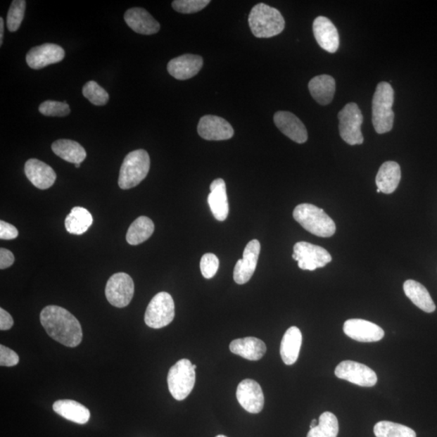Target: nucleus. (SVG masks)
<instances>
[{
	"instance_id": "nucleus-1",
	"label": "nucleus",
	"mask_w": 437,
	"mask_h": 437,
	"mask_svg": "<svg viewBox=\"0 0 437 437\" xmlns=\"http://www.w3.org/2000/svg\"><path fill=\"white\" fill-rule=\"evenodd\" d=\"M40 320L48 336L68 348H75L82 341L83 332L77 318L67 310L49 305L41 312Z\"/></svg>"
},
{
	"instance_id": "nucleus-2",
	"label": "nucleus",
	"mask_w": 437,
	"mask_h": 437,
	"mask_svg": "<svg viewBox=\"0 0 437 437\" xmlns=\"http://www.w3.org/2000/svg\"><path fill=\"white\" fill-rule=\"evenodd\" d=\"M249 25L253 34L258 39L277 36L284 30L285 21L277 8L265 4H258L251 10Z\"/></svg>"
},
{
	"instance_id": "nucleus-3",
	"label": "nucleus",
	"mask_w": 437,
	"mask_h": 437,
	"mask_svg": "<svg viewBox=\"0 0 437 437\" xmlns=\"http://www.w3.org/2000/svg\"><path fill=\"white\" fill-rule=\"evenodd\" d=\"M293 218L310 234L320 237H330L336 234L334 221L315 205L302 203L296 206Z\"/></svg>"
},
{
	"instance_id": "nucleus-4",
	"label": "nucleus",
	"mask_w": 437,
	"mask_h": 437,
	"mask_svg": "<svg viewBox=\"0 0 437 437\" xmlns=\"http://www.w3.org/2000/svg\"><path fill=\"white\" fill-rule=\"evenodd\" d=\"M393 101L395 91L392 86L387 82L377 84L372 99V124L376 133L385 134L391 131L395 121V113L392 110Z\"/></svg>"
},
{
	"instance_id": "nucleus-5",
	"label": "nucleus",
	"mask_w": 437,
	"mask_h": 437,
	"mask_svg": "<svg viewBox=\"0 0 437 437\" xmlns=\"http://www.w3.org/2000/svg\"><path fill=\"white\" fill-rule=\"evenodd\" d=\"M150 170L149 155L139 149L129 153L124 159L118 178V186L122 190L136 187L147 177Z\"/></svg>"
},
{
	"instance_id": "nucleus-6",
	"label": "nucleus",
	"mask_w": 437,
	"mask_h": 437,
	"mask_svg": "<svg viewBox=\"0 0 437 437\" xmlns=\"http://www.w3.org/2000/svg\"><path fill=\"white\" fill-rule=\"evenodd\" d=\"M196 369L187 359L178 360L170 369L167 381L170 392L177 401L186 398L196 384Z\"/></svg>"
},
{
	"instance_id": "nucleus-7",
	"label": "nucleus",
	"mask_w": 437,
	"mask_h": 437,
	"mask_svg": "<svg viewBox=\"0 0 437 437\" xmlns=\"http://www.w3.org/2000/svg\"><path fill=\"white\" fill-rule=\"evenodd\" d=\"M175 305L170 294L161 291L156 294L146 310L144 321L146 325L153 329H160L174 320Z\"/></svg>"
},
{
	"instance_id": "nucleus-8",
	"label": "nucleus",
	"mask_w": 437,
	"mask_h": 437,
	"mask_svg": "<svg viewBox=\"0 0 437 437\" xmlns=\"http://www.w3.org/2000/svg\"><path fill=\"white\" fill-rule=\"evenodd\" d=\"M340 137L349 145H359L364 143L361 126L363 115L357 104L349 103L338 115Z\"/></svg>"
},
{
	"instance_id": "nucleus-9",
	"label": "nucleus",
	"mask_w": 437,
	"mask_h": 437,
	"mask_svg": "<svg viewBox=\"0 0 437 437\" xmlns=\"http://www.w3.org/2000/svg\"><path fill=\"white\" fill-rule=\"evenodd\" d=\"M293 258L298 262V267L305 271H315L332 260L330 253L324 248L305 241L296 243Z\"/></svg>"
},
{
	"instance_id": "nucleus-10",
	"label": "nucleus",
	"mask_w": 437,
	"mask_h": 437,
	"mask_svg": "<svg viewBox=\"0 0 437 437\" xmlns=\"http://www.w3.org/2000/svg\"><path fill=\"white\" fill-rule=\"evenodd\" d=\"M134 293L133 279L127 273H116L108 280L106 296L113 306L117 308L127 306L131 303Z\"/></svg>"
},
{
	"instance_id": "nucleus-11",
	"label": "nucleus",
	"mask_w": 437,
	"mask_h": 437,
	"mask_svg": "<svg viewBox=\"0 0 437 437\" xmlns=\"http://www.w3.org/2000/svg\"><path fill=\"white\" fill-rule=\"evenodd\" d=\"M334 374L340 379L363 387L374 386L377 382V376L374 370L368 366L352 360H345L340 363Z\"/></svg>"
},
{
	"instance_id": "nucleus-12",
	"label": "nucleus",
	"mask_w": 437,
	"mask_h": 437,
	"mask_svg": "<svg viewBox=\"0 0 437 437\" xmlns=\"http://www.w3.org/2000/svg\"><path fill=\"white\" fill-rule=\"evenodd\" d=\"M261 245L256 239L248 243L243 253V258L237 261L234 267V279L237 284H245L250 281L255 273Z\"/></svg>"
},
{
	"instance_id": "nucleus-13",
	"label": "nucleus",
	"mask_w": 437,
	"mask_h": 437,
	"mask_svg": "<svg viewBox=\"0 0 437 437\" xmlns=\"http://www.w3.org/2000/svg\"><path fill=\"white\" fill-rule=\"evenodd\" d=\"M236 398L246 412L258 414L264 407V395L260 385L251 379L243 380L236 388Z\"/></svg>"
},
{
	"instance_id": "nucleus-14",
	"label": "nucleus",
	"mask_w": 437,
	"mask_h": 437,
	"mask_svg": "<svg viewBox=\"0 0 437 437\" xmlns=\"http://www.w3.org/2000/svg\"><path fill=\"white\" fill-rule=\"evenodd\" d=\"M343 331L349 338L362 343L379 342L385 336L382 328L363 319H350L345 322Z\"/></svg>"
},
{
	"instance_id": "nucleus-15",
	"label": "nucleus",
	"mask_w": 437,
	"mask_h": 437,
	"mask_svg": "<svg viewBox=\"0 0 437 437\" xmlns=\"http://www.w3.org/2000/svg\"><path fill=\"white\" fill-rule=\"evenodd\" d=\"M198 133L204 139L220 141L233 137L234 129L223 118L205 115L198 122Z\"/></svg>"
},
{
	"instance_id": "nucleus-16",
	"label": "nucleus",
	"mask_w": 437,
	"mask_h": 437,
	"mask_svg": "<svg viewBox=\"0 0 437 437\" xmlns=\"http://www.w3.org/2000/svg\"><path fill=\"white\" fill-rule=\"evenodd\" d=\"M65 57V51L61 46L51 43L32 47L27 53L26 62L32 69L39 70L49 65L61 62Z\"/></svg>"
},
{
	"instance_id": "nucleus-17",
	"label": "nucleus",
	"mask_w": 437,
	"mask_h": 437,
	"mask_svg": "<svg viewBox=\"0 0 437 437\" xmlns=\"http://www.w3.org/2000/svg\"><path fill=\"white\" fill-rule=\"evenodd\" d=\"M275 126L286 137L298 144H304L308 139V132L303 122L293 113L278 111L274 113Z\"/></svg>"
},
{
	"instance_id": "nucleus-18",
	"label": "nucleus",
	"mask_w": 437,
	"mask_h": 437,
	"mask_svg": "<svg viewBox=\"0 0 437 437\" xmlns=\"http://www.w3.org/2000/svg\"><path fill=\"white\" fill-rule=\"evenodd\" d=\"M203 59L196 55H183L172 58L168 63L167 69L172 77L179 80L191 79L201 72Z\"/></svg>"
},
{
	"instance_id": "nucleus-19",
	"label": "nucleus",
	"mask_w": 437,
	"mask_h": 437,
	"mask_svg": "<svg viewBox=\"0 0 437 437\" xmlns=\"http://www.w3.org/2000/svg\"><path fill=\"white\" fill-rule=\"evenodd\" d=\"M25 172L32 184L40 190H46L56 181V174L50 165L37 159H30L25 165Z\"/></svg>"
},
{
	"instance_id": "nucleus-20",
	"label": "nucleus",
	"mask_w": 437,
	"mask_h": 437,
	"mask_svg": "<svg viewBox=\"0 0 437 437\" xmlns=\"http://www.w3.org/2000/svg\"><path fill=\"white\" fill-rule=\"evenodd\" d=\"M315 39L323 50L336 53L339 46V36L336 27L325 16H318L312 25Z\"/></svg>"
},
{
	"instance_id": "nucleus-21",
	"label": "nucleus",
	"mask_w": 437,
	"mask_h": 437,
	"mask_svg": "<svg viewBox=\"0 0 437 437\" xmlns=\"http://www.w3.org/2000/svg\"><path fill=\"white\" fill-rule=\"evenodd\" d=\"M124 19L129 28L139 34L153 35L160 29L158 21L147 10L141 8L128 9Z\"/></svg>"
},
{
	"instance_id": "nucleus-22",
	"label": "nucleus",
	"mask_w": 437,
	"mask_h": 437,
	"mask_svg": "<svg viewBox=\"0 0 437 437\" xmlns=\"http://www.w3.org/2000/svg\"><path fill=\"white\" fill-rule=\"evenodd\" d=\"M210 190L208 203L210 210L215 219L218 221H224L229 213L225 182L222 178L214 180L210 186Z\"/></svg>"
},
{
	"instance_id": "nucleus-23",
	"label": "nucleus",
	"mask_w": 437,
	"mask_h": 437,
	"mask_svg": "<svg viewBox=\"0 0 437 437\" xmlns=\"http://www.w3.org/2000/svg\"><path fill=\"white\" fill-rule=\"evenodd\" d=\"M229 349L234 354L252 361L262 359L267 352L265 343L255 337L235 339L231 342Z\"/></svg>"
},
{
	"instance_id": "nucleus-24",
	"label": "nucleus",
	"mask_w": 437,
	"mask_h": 437,
	"mask_svg": "<svg viewBox=\"0 0 437 437\" xmlns=\"http://www.w3.org/2000/svg\"><path fill=\"white\" fill-rule=\"evenodd\" d=\"M401 168L395 161H386L377 172L376 184L377 189L384 194H392L396 191L401 181Z\"/></svg>"
},
{
	"instance_id": "nucleus-25",
	"label": "nucleus",
	"mask_w": 437,
	"mask_h": 437,
	"mask_svg": "<svg viewBox=\"0 0 437 437\" xmlns=\"http://www.w3.org/2000/svg\"><path fill=\"white\" fill-rule=\"evenodd\" d=\"M310 94L322 106L330 104L336 94V80L328 75H317L309 83Z\"/></svg>"
},
{
	"instance_id": "nucleus-26",
	"label": "nucleus",
	"mask_w": 437,
	"mask_h": 437,
	"mask_svg": "<svg viewBox=\"0 0 437 437\" xmlns=\"http://www.w3.org/2000/svg\"><path fill=\"white\" fill-rule=\"evenodd\" d=\"M53 410L64 419L79 424L88 423L90 419V412L87 407L68 399L56 401L53 405Z\"/></svg>"
},
{
	"instance_id": "nucleus-27",
	"label": "nucleus",
	"mask_w": 437,
	"mask_h": 437,
	"mask_svg": "<svg viewBox=\"0 0 437 437\" xmlns=\"http://www.w3.org/2000/svg\"><path fill=\"white\" fill-rule=\"evenodd\" d=\"M302 344V334L299 329L291 327L285 332L280 346V355L285 365H291L299 357Z\"/></svg>"
},
{
	"instance_id": "nucleus-28",
	"label": "nucleus",
	"mask_w": 437,
	"mask_h": 437,
	"mask_svg": "<svg viewBox=\"0 0 437 437\" xmlns=\"http://www.w3.org/2000/svg\"><path fill=\"white\" fill-rule=\"evenodd\" d=\"M403 290L407 298L420 310L426 312H433L436 310L434 301L423 284L409 279L404 283Z\"/></svg>"
},
{
	"instance_id": "nucleus-29",
	"label": "nucleus",
	"mask_w": 437,
	"mask_h": 437,
	"mask_svg": "<svg viewBox=\"0 0 437 437\" xmlns=\"http://www.w3.org/2000/svg\"><path fill=\"white\" fill-rule=\"evenodd\" d=\"M53 153L69 163L81 164L87 153L79 143L71 139H58L51 146Z\"/></svg>"
},
{
	"instance_id": "nucleus-30",
	"label": "nucleus",
	"mask_w": 437,
	"mask_h": 437,
	"mask_svg": "<svg viewBox=\"0 0 437 437\" xmlns=\"http://www.w3.org/2000/svg\"><path fill=\"white\" fill-rule=\"evenodd\" d=\"M93 222V215L87 209L75 207L65 220V227L69 234L81 235L88 231Z\"/></svg>"
},
{
	"instance_id": "nucleus-31",
	"label": "nucleus",
	"mask_w": 437,
	"mask_h": 437,
	"mask_svg": "<svg viewBox=\"0 0 437 437\" xmlns=\"http://www.w3.org/2000/svg\"><path fill=\"white\" fill-rule=\"evenodd\" d=\"M153 220L147 217L137 218L129 227L126 239L128 244L137 246L149 239L154 233Z\"/></svg>"
},
{
	"instance_id": "nucleus-32",
	"label": "nucleus",
	"mask_w": 437,
	"mask_h": 437,
	"mask_svg": "<svg viewBox=\"0 0 437 437\" xmlns=\"http://www.w3.org/2000/svg\"><path fill=\"white\" fill-rule=\"evenodd\" d=\"M338 433V419L331 412L320 415L318 424L310 430L307 437H337Z\"/></svg>"
},
{
	"instance_id": "nucleus-33",
	"label": "nucleus",
	"mask_w": 437,
	"mask_h": 437,
	"mask_svg": "<svg viewBox=\"0 0 437 437\" xmlns=\"http://www.w3.org/2000/svg\"><path fill=\"white\" fill-rule=\"evenodd\" d=\"M374 431L376 437H417V433L412 429L390 421L377 423Z\"/></svg>"
},
{
	"instance_id": "nucleus-34",
	"label": "nucleus",
	"mask_w": 437,
	"mask_h": 437,
	"mask_svg": "<svg viewBox=\"0 0 437 437\" xmlns=\"http://www.w3.org/2000/svg\"><path fill=\"white\" fill-rule=\"evenodd\" d=\"M83 95L91 104L96 106H103L109 101L110 96L107 91L96 81H89L83 87Z\"/></svg>"
},
{
	"instance_id": "nucleus-35",
	"label": "nucleus",
	"mask_w": 437,
	"mask_h": 437,
	"mask_svg": "<svg viewBox=\"0 0 437 437\" xmlns=\"http://www.w3.org/2000/svg\"><path fill=\"white\" fill-rule=\"evenodd\" d=\"M26 8L25 0H14L11 4L8 16L7 25L10 32L18 31L23 23Z\"/></svg>"
},
{
	"instance_id": "nucleus-36",
	"label": "nucleus",
	"mask_w": 437,
	"mask_h": 437,
	"mask_svg": "<svg viewBox=\"0 0 437 437\" xmlns=\"http://www.w3.org/2000/svg\"><path fill=\"white\" fill-rule=\"evenodd\" d=\"M39 112L45 116L65 117L71 113V110L66 101L63 102L46 101L40 105Z\"/></svg>"
},
{
	"instance_id": "nucleus-37",
	"label": "nucleus",
	"mask_w": 437,
	"mask_h": 437,
	"mask_svg": "<svg viewBox=\"0 0 437 437\" xmlns=\"http://www.w3.org/2000/svg\"><path fill=\"white\" fill-rule=\"evenodd\" d=\"M210 3V0H175L172 6L177 13L191 14L201 12Z\"/></svg>"
},
{
	"instance_id": "nucleus-38",
	"label": "nucleus",
	"mask_w": 437,
	"mask_h": 437,
	"mask_svg": "<svg viewBox=\"0 0 437 437\" xmlns=\"http://www.w3.org/2000/svg\"><path fill=\"white\" fill-rule=\"evenodd\" d=\"M220 266L218 257L214 253H208L204 255L201 261V270L205 279H212L217 273Z\"/></svg>"
},
{
	"instance_id": "nucleus-39",
	"label": "nucleus",
	"mask_w": 437,
	"mask_h": 437,
	"mask_svg": "<svg viewBox=\"0 0 437 437\" xmlns=\"http://www.w3.org/2000/svg\"><path fill=\"white\" fill-rule=\"evenodd\" d=\"M19 356L14 350L0 345V365L13 367L19 363Z\"/></svg>"
},
{
	"instance_id": "nucleus-40",
	"label": "nucleus",
	"mask_w": 437,
	"mask_h": 437,
	"mask_svg": "<svg viewBox=\"0 0 437 437\" xmlns=\"http://www.w3.org/2000/svg\"><path fill=\"white\" fill-rule=\"evenodd\" d=\"M18 236V230L13 224L0 221V239L2 240H13Z\"/></svg>"
},
{
	"instance_id": "nucleus-41",
	"label": "nucleus",
	"mask_w": 437,
	"mask_h": 437,
	"mask_svg": "<svg viewBox=\"0 0 437 437\" xmlns=\"http://www.w3.org/2000/svg\"><path fill=\"white\" fill-rule=\"evenodd\" d=\"M15 261L13 253L10 251L0 249V269L4 270L13 265Z\"/></svg>"
},
{
	"instance_id": "nucleus-42",
	"label": "nucleus",
	"mask_w": 437,
	"mask_h": 437,
	"mask_svg": "<svg viewBox=\"0 0 437 437\" xmlns=\"http://www.w3.org/2000/svg\"><path fill=\"white\" fill-rule=\"evenodd\" d=\"M14 324L13 318L6 310L0 309V330L8 331L13 327Z\"/></svg>"
},
{
	"instance_id": "nucleus-43",
	"label": "nucleus",
	"mask_w": 437,
	"mask_h": 437,
	"mask_svg": "<svg viewBox=\"0 0 437 437\" xmlns=\"http://www.w3.org/2000/svg\"><path fill=\"white\" fill-rule=\"evenodd\" d=\"M4 32V19L1 18H0V46L3 45Z\"/></svg>"
},
{
	"instance_id": "nucleus-44",
	"label": "nucleus",
	"mask_w": 437,
	"mask_h": 437,
	"mask_svg": "<svg viewBox=\"0 0 437 437\" xmlns=\"http://www.w3.org/2000/svg\"><path fill=\"white\" fill-rule=\"evenodd\" d=\"M317 425V421L316 419H312L311 425H310V429H314L315 427H316Z\"/></svg>"
},
{
	"instance_id": "nucleus-45",
	"label": "nucleus",
	"mask_w": 437,
	"mask_h": 437,
	"mask_svg": "<svg viewBox=\"0 0 437 437\" xmlns=\"http://www.w3.org/2000/svg\"><path fill=\"white\" fill-rule=\"evenodd\" d=\"M193 368H194V369H196H196H197V366H196V365H193Z\"/></svg>"
},
{
	"instance_id": "nucleus-46",
	"label": "nucleus",
	"mask_w": 437,
	"mask_h": 437,
	"mask_svg": "<svg viewBox=\"0 0 437 437\" xmlns=\"http://www.w3.org/2000/svg\"><path fill=\"white\" fill-rule=\"evenodd\" d=\"M75 167H77V168H80V164H75Z\"/></svg>"
},
{
	"instance_id": "nucleus-47",
	"label": "nucleus",
	"mask_w": 437,
	"mask_h": 437,
	"mask_svg": "<svg viewBox=\"0 0 437 437\" xmlns=\"http://www.w3.org/2000/svg\"><path fill=\"white\" fill-rule=\"evenodd\" d=\"M217 437H227V436H224V435H219V436H217Z\"/></svg>"
},
{
	"instance_id": "nucleus-48",
	"label": "nucleus",
	"mask_w": 437,
	"mask_h": 437,
	"mask_svg": "<svg viewBox=\"0 0 437 437\" xmlns=\"http://www.w3.org/2000/svg\"><path fill=\"white\" fill-rule=\"evenodd\" d=\"M376 192L379 194L381 193V191L379 190V189H377Z\"/></svg>"
}]
</instances>
